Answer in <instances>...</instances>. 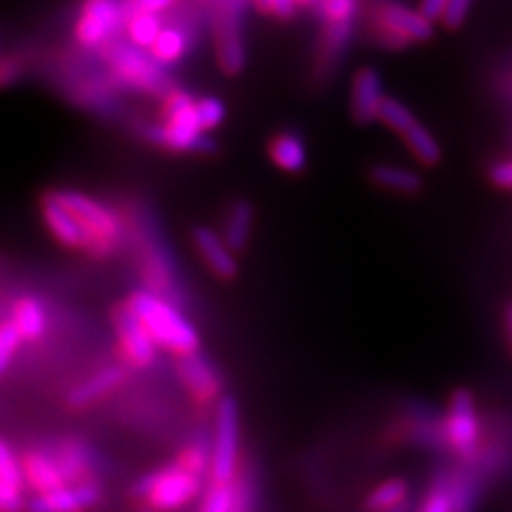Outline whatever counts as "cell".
<instances>
[{"mask_svg": "<svg viewBox=\"0 0 512 512\" xmlns=\"http://www.w3.org/2000/svg\"><path fill=\"white\" fill-rule=\"evenodd\" d=\"M126 306L146 325L156 346H163L175 352L178 357H188L199 352V335L195 327L163 297L150 291H139L128 299Z\"/></svg>", "mask_w": 512, "mask_h": 512, "instance_id": "6da1fadb", "label": "cell"}, {"mask_svg": "<svg viewBox=\"0 0 512 512\" xmlns=\"http://www.w3.org/2000/svg\"><path fill=\"white\" fill-rule=\"evenodd\" d=\"M105 60L111 69V75L122 86L135 88L148 94H171V79L165 73L163 64L156 62L154 56L143 54L139 47L114 41L105 47Z\"/></svg>", "mask_w": 512, "mask_h": 512, "instance_id": "7a4b0ae2", "label": "cell"}, {"mask_svg": "<svg viewBox=\"0 0 512 512\" xmlns=\"http://www.w3.org/2000/svg\"><path fill=\"white\" fill-rule=\"evenodd\" d=\"M165 124L148 131V139L175 152L205 150L207 141L201 137L203 128L197 118V103L186 92L173 90L165 103Z\"/></svg>", "mask_w": 512, "mask_h": 512, "instance_id": "3957f363", "label": "cell"}, {"mask_svg": "<svg viewBox=\"0 0 512 512\" xmlns=\"http://www.w3.org/2000/svg\"><path fill=\"white\" fill-rule=\"evenodd\" d=\"M201 491V476L184 470L182 466H169L156 470L137 480L135 493L148 502L154 512H173L192 502Z\"/></svg>", "mask_w": 512, "mask_h": 512, "instance_id": "277c9868", "label": "cell"}, {"mask_svg": "<svg viewBox=\"0 0 512 512\" xmlns=\"http://www.w3.org/2000/svg\"><path fill=\"white\" fill-rule=\"evenodd\" d=\"M54 197L82 222V227L90 235V254L107 256L116 250L120 239V220L114 212L75 190H60L54 192Z\"/></svg>", "mask_w": 512, "mask_h": 512, "instance_id": "5b68a950", "label": "cell"}, {"mask_svg": "<svg viewBox=\"0 0 512 512\" xmlns=\"http://www.w3.org/2000/svg\"><path fill=\"white\" fill-rule=\"evenodd\" d=\"M242 0H216L214 39L220 69L227 75L242 73L246 52L242 41Z\"/></svg>", "mask_w": 512, "mask_h": 512, "instance_id": "8992f818", "label": "cell"}, {"mask_svg": "<svg viewBox=\"0 0 512 512\" xmlns=\"http://www.w3.org/2000/svg\"><path fill=\"white\" fill-rule=\"evenodd\" d=\"M239 451V410L233 397H222L216 408V434L212 448L214 483L231 485L237 470Z\"/></svg>", "mask_w": 512, "mask_h": 512, "instance_id": "52a82bcc", "label": "cell"}, {"mask_svg": "<svg viewBox=\"0 0 512 512\" xmlns=\"http://www.w3.org/2000/svg\"><path fill=\"white\" fill-rule=\"evenodd\" d=\"M380 37L389 47H404L412 41H429L434 37V24L421 11H412L397 3H384L376 13Z\"/></svg>", "mask_w": 512, "mask_h": 512, "instance_id": "ba28073f", "label": "cell"}, {"mask_svg": "<svg viewBox=\"0 0 512 512\" xmlns=\"http://www.w3.org/2000/svg\"><path fill=\"white\" fill-rule=\"evenodd\" d=\"M124 24V13L116 0H86L75 35L86 47H107L114 43Z\"/></svg>", "mask_w": 512, "mask_h": 512, "instance_id": "9c48e42d", "label": "cell"}, {"mask_svg": "<svg viewBox=\"0 0 512 512\" xmlns=\"http://www.w3.org/2000/svg\"><path fill=\"white\" fill-rule=\"evenodd\" d=\"M446 442L459 457H474L480 438L474 397L470 391H455L446 414Z\"/></svg>", "mask_w": 512, "mask_h": 512, "instance_id": "30bf717a", "label": "cell"}, {"mask_svg": "<svg viewBox=\"0 0 512 512\" xmlns=\"http://www.w3.org/2000/svg\"><path fill=\"white\" fill-rule=\"evenodd\" d=\"M114 325L126 359L137 367L152 365L156 359V342L139 316L128 306H122L114 314Z\"/></svg>", "mask_w": 512, "mask_h": 512, "instance_id": "8fae6325", "label": "cell"}, {"mask_svg": "<svg viewBox=\"0 0 512 512\" xmlns=\"http://www.w3.org/2000/svg\"><path fill=\"white\" fill-rule=\"evenodd\" d=\"M387 96L382 94V79L380 75L365 67L361 69L355 79H352V92H350V105H352V118L359 124H370L380 118V107Z\"/></svg>", "mask_w": 512, "mask_h": 512, "instance_id": "7c38bea8", "label": "cell"}, {"mask_svg": "<svg viewBox=\"0 0 512 512\" xmlns=\"http://www.w3.org/2000/svg\"><path fill=\"white\" fill-rule=\"evenodd\" d=\"M43 218L60 244L69 248H90V235L82 227V222L54 197V192L43 199Z\"/></svg>", "mask_w": 512, "mask_h": 512, "instance_id": "4fadbf2b", "label": "cell"}, {"mask_svg": "<svg viewBox=\"0 0 512 512\" xmlns=\"http://www.w3.org/2000/svg\"><path fill=\"white\" fill-rule=\"evenodd\" d=\"M99 502V489L94 485L62 487L58 491L37 495L26 504L28 512H79Z\"/></svg>", "mask_w": 512, "mask_h": 512, "instance_id": "5bb4252c", "label": "cell"}, {"mask_svg": "<svg viewBox=\"0 0 512 512\" xmlns=\"http://www.w3.org/2000/svg\"><path fill=\"white\" fill-rule=\"evenodd\" d=\"M192 242H195L201 259L207 263L214 274L222 280H231L237 274V263L233 250L227 246L224 239L207 227H197L192 231Z\"/></svg>", "mask_w": 512, "mask_h": 512, "instance_id": "9a60e30c", "label": "cell"}, {"mask_svg": "<svg viewBox=\"0 0 512 512\" xmlns=\"http://www.w3.org/2000/svg\"><path fill=\"white\" fill-rule=\"evenodd\" d=\"M24 466L15 461L9 442L0 444V508L3 512H22L24 510Z\"/></svg>", "mask_w": 512, "mask_h": 512, "instance_id": "2e32d148", "label": "cell"}, {"mask_svg": "<svg viewBox=\"0 0 512 512\" xmlns=\"http://www.w3.org/2000/svg\"><path fill=\"white\" fill-rule=\"evenodd\" d=\"M178 370H180V376L188 387V391L195 395L199 402H210V399L218 397V393L222 389L220 378L212 370V365L207 363L199 355V352H195V355H188V357H180Z\"/></svg>", "mask_w": 512, "mask_h": 512, "instance_id": "e0dca14e", "label": "cell"}, {"mask_svg": "<svg viewBox=\"0 0 512 512\" xmlns=\"http://www.w3.org/2000/svg\"><path fill=\"white\" fill-rule=\"evenodd\" d=\"M9 320L20 331L22 340H39L47 329L45 310L35 297H20L15 301Z\"/></svg>", "mask_w": 512, "mask_h": 512, "instance_id": "ac0fdd59", "label": "cell"}, {"mask_svg": "<svg viewBox=\"0 0 512 512\" xmlns=\"http://www.w3.org/2000/svg\"><path fill=\"white\" fill-rule=\"evenodd\" d=\"M24 474L28 478V483L39 491V495L58 491L64 485V476L58 468V463L52 461L50 457H45L41 453H30L24 461Z\"/></svg>", "mask_w": 512, "mask_h": 512, "instance_id": "d6986e66", "label": "cell"}, {"mask_svg": "<svg viewBox=\"0 0 512 512\" xmlns=\"http://www.w3.org/2000/svg\"><path fill=\"white\" fill-rule=\"evenodd\" d=\"M122 376L124 374L120 367H107V370L99 372L94 378L86 380L84 384H79V387L71 393L69 404L75 408H84V406L99 402V399H103L109 391H114L118 387V384L122 382Z\"/></svg>", "mask_w": 512, "mask_h": 512, "instance_id": "ffe728a7", "label": "cell"}, {"mask_svg": "<svg viewBox=\"0 0 512 512\" xmlns=\"http://www.w3.org/2000/svg\"><path fill=\"white\" fill-rule=\"evenodd\" d=\"M252 218H254V210L248 201H239L233 205L222 233V239L227 242V246L233 252L246 248L250 231H252Z\"/></svg>", "mask_w": 512, "mask_h": 512, "instance_id": "44dd1931", "label": "cell"}, {"mask_svg": "<svg viewBox=\"0 0 512 512\" xmlns=\"http://www.w3.org/2000/svg\"><path fill=\"white\" fill-rule=\"evenodd\" d=\"M269 154L274 158V163L288 173H297L306 167V148H303V143L297 135H278L271 141Z\"/></svg>", "mask_w": 512, "mask_h": 512, "instance_id": "7402d4cb", "label": "cell"}, {"mask_svg": "<svg viewBox=\"0 0 512 512\" xmlns=\"http://www.w3.org/2000/svg\"><path fill=\"white\" fill-rule=\"evenodd\" d=\"M372 180L395 192H402V195H416L423 188L421 175L414 171H408L404 167H393V165H378L372 169Z\"/></svg>", "mask_w": 512, "mask_h": 512, "instance_id": "603a6c76", "label": "cell"}, {"mask_svg": "<svg viewBox=\"0 0 512 512\" xmlns=\"http://www.w3.org/2000/svg\"><path fill=\"white\" fill-rule=\"evenodd\" d=\"M352 24H327L323 32V43H320L318 54V69L331 71L340 62V56L350 39Z\"/></svg>", "mask_w": 512, "mask_h": 512, "instance_id": "cb8c5ba5", "label": "cell"}, {"mask_svg": "<svg viewBox=\"0 0 512 512\" xmlns=\"http://www.w3.org/2000/svg\"><path fill=\"white\" fill-rule=\"evenodd\" d=\"M406 500H408V485L404 480L393 478L367 495L365 506L370 512H391L406 506Z\"/></svg>", "mask_w": 512, "mask_h": 512, "instance_id": "d4e9b609", "label": "cell"}, {"mask_svg": "<svg viewBox=\"0 0 512 512\" xmlns=\"http://www.w3.org/2000/svg\"><path fill=\"white\" fill-rule=\"evenodd\" d=\"M128 37H131L135 47H148L152 50L156 39L163 28H160V22L156 18V13H148V11H141L137 9L131 18H128Z\"/></svg>", "mask_w": 512, "mask_h": 512, "instance_id": "484cf974", "label": "cell"}, {"mask_svg": "<svg viewBox=\"0 0 512 512\" xmlns=\"http://www.w3.org/2000/svg\"><path fill=\"white\" fill-rule=\"evenodd\" d=\"M150 54L154 56L156 62L163 64V67L165 64L178 62L186 54L184 32H180L178 28H163V32L158 35Z\"/></svg>", "mask_w": 512, "mask_h": 512, "instance_id": "4316f807", "label": "cell"}, {"mask_svg": "<svg viewBox=\"0 0 512 512\" xmlns=\"http://www.w3.org/2000/svg\"><path fill=\"white\" fill-rule=\"evenodd\" d=\"M378 120L387 124L391 131L399 133L402 137H406L412 131V128L419 124V120L414 118L412 111L404 103H399L397 99H391V96L384 99V103L380 107V118Z\"/></svg>", "mask_w": 512, "mask_h": 512, "instance_id": "83f0119b", "label": "cell"}, {"mask_svg": "<svg viewBox=\"0 0 512 512\" xmlns=\"http://www.w3.org/2000/svg\"><path fill=\"white\" fill-rule=\"evenodd\" d=\"M404 141L408 143V148L412 150V154L419 158L423 165H436L440 156H442L438 141L421 124H416L412 131L404 137Z\"/></svg>", "mask_w": 512, "mask_h": 512, "instance_id": "f1b7e54d", "label": "cell"}, {"mask_svg": "<svg viewBox=\"0 0 512 512\" xmlns=\"http://www.w3.org/2000/svg\"><path fill=\"white\" fill-rule=\"evenodd\" d=\"M325 24H355L357 0H320Z\"/></svg>", "mask_w": 512, "mask_h": 512, "instance_id": "f546056e", "label": "cell"}, {"mask_svg": "<svg viewBox=\"0 0 512 512\" xmlns=\"http://www.w3.org/2000/svg\"><path fill=\"white\" fill-rule=\"evenodd\" d=\"M235 489L231 485L214 483L207 491L199 512H233L235 510Z\"/></svg>", "mask_w": 512, "mask_h": 512, "instance_id": "4dcf8cb0", "label": "cell"}, {"mask_svg": "<svg viewBox=\"0 0 512 512\" xmlns=\"http://www.w3.org/2000/svg\"><path fill=\"white\" fill-rule=\"evenodd\" d=\"M178 466H182L184 470H188L192 474L203 476L207 468L212 470V455L207 453V448L203 444H192L180 455Z\"/></svg>", "mask_w": 512, "mask_h": 512, "instance_id": "1f68e13d", "label": "cell"}, {"mask_svg": "<svg viewBox=\"0 0 512 512\" xmlns=\"http://www.w3.org/2000/svg\"><path fill=\"white\" fill-rule=\"evenodd\" d=\"M20 342H22L20 331L15 329V325L7 318L3 323V329H0V370L3 372L9 370V363L15 355V350H18Z\"/></svg>", "mask_w": 512, "mask_h": 512, "instance_id": "d6a6232c", "label": "cell"}, {"mask_svg": "<svg viewBox=\"0 0 512 512\" xmlns=\"http://www.w3.org/2000/svg\"><path fill=\"white\" fill-rule=\"evenodd\" d=\"M197 118L203 131H212L224 120V105L218 99H201L197 101Z\"/></svg>", "mask_w": 512, "mask_h": 512, "instance_id": "836d02e7", "label": "cell"}, {"mask_svg": "<svg viewBox=\"0 0 512 512\" xmlns=\"http://www.w3.org/2000/svg\"><path fill=\"white\" fill-rule=\"evenodd\" d=\"M470 5H472V0H448L442 22L448 28H459L463 24V20H466Z\"/></svg>", "mask_w": 512, "mask_h": 512, "instance_id": "e575fe53", "label": "cell"}, {"mask_svg": "<svg viewBox=\"0 0 512 512\" xmlns=\"http://www.w3.org/2000/svg\"><path fill=\"white\" fill-rule=\"evenodd\" d=\"M254 5L265 13H274L282 20H288L295 13V0H254Z\"/></svg>", "mask_w": 512, "mask_h": 512, "instance_id": "d590c367", "label": "cell"}, {"mask_svg": "<svg viewBox=\"0 0 512 512\" xmlns=\"http://www.w3.org/2000/svg\"><path fill=\"white\" fill-rule=\"evenodd\" d=\"M421 512H455L451 493L444 491V489H436L434 493L429 495L427 502L423 504Z\"/></svg>", "mask_w": 512, "mask_h": 512, "instance_id": "8d00e7d4", "label": "cell"}, {"mask_svg": "<svg viewBox=\"0 0 512 512\" xmlns=\"http://www.w3.org/2000/svg\"><path fill=\"white\" fill-rule=\"evenodd\" d=\"M491 180L502 188H512V160L508 163H500L491 169Z\"/></svg>", "mask_w": 512, "mask_h": 512, "instance_id": "74e56055", "label": "cell"}, {"mask_svg": "<svg viewBox=\"0 0 512 512\" xmlns=\"http://www.w3.org/2000/svg\"><path fill=\"white\" fill-rule=\"evenodd\" d=\"M173 5V0H137V9L148 13H160Z\"/></svg>", "mask_w": 512, "mask_h": 512, "instance_id": "f35d334b", "label": "cell"}, {"mask_svg": "<svg viewBox=\"0 0 512 512\" xmlns=\"http://www.w3.org/2000/svg\"><path fill=\"white\" fill-rule=\"evenodd\" d=\"M506 325H508V338H510V346H512V306L506 312Z\"/></svg>", "mask_w": 512, "mask_h": 512, "instance_id": "ab89813d", "label": "cell"}, {"mask_svg": "<svg viewBox=\"0 0 512 512\" xmlns=\"http://www.w3.org/2000/svg\"><path fill=\"white\" fill-rule=\"evenodd\" d=\"M295 3H312V0H295Z\"/></svg>", "mask_w": 512, "mask_h": 512, "instance_id": "60d3db41", "label": "cell"}, {"mask_svg": "<svg viewBox=\"0 0 512 512\" xmlns=\"http://www.w3.org/2000/svg\"><path fill=\"white\" fill-rule=\"evenodd\" d=\"M143 512H154V510H150V508H148V510H143Z\"/></svg>", "mask_w": 512, "mask_h": 512, "instance_id": "b9f144b4", "label": "cell"}]
</instances>
